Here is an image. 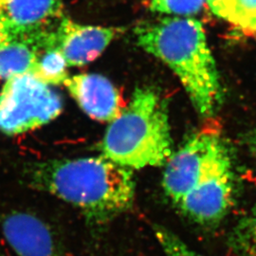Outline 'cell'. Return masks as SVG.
Wrapping results in <instances>:
<instances>
[{"label": "cell", "instance_id": "cell-1", "mask_svg": "<svg viewBox=\"0 0 256 256\" xmlns=\"http://www.w3.org/2000/svg\"><path fill=\"white\" fill-rule=\"evenodd\" d=\"M162 186L174 208L202 226L218 225L234 202L229 149L218 128L194 134L167 162Z\"/></svg>", "mask_w": 256, "mask_h": 256}, {"label": "cell", "instance_id": "cell-2", "mask_svg": "<svg viewBox=\"0 0 256 256\" xmlns=\"http://www.w3.org/2000/svg\"><path fill=\"white\" fill-rule=\"evenodd\" d=\"M25 178L30 187L72 205L94 223L128 210L135 196L132 170L102 155L30 164Z\"/></svg>", "mask_w": 256, "mask_h": 256}, {"label": "cell", "instance_id": "cell-3", "mask_svg": "<svg viewBox=\"0 0 256 256\" xmlns=\"http://www.w3.org/2000/svg\"><path fill=\"white\" fill-rule=\"evenodd\" d=\"M138 44L168 64L178 75L192 104L209 117L222 99L220 76L202 25L191 18H164L135 30Z\"/></svg>", "mask_w": 256, "mask_h": 256}, {"label": "cell", "instance_id": "cell-4", "mask_svg": "<svg viewBox=\"0 0 256 256\" xmlns=\"http://www.w3.org/2000/svg\"><path fill=\"white\" fill-rule=\"evenodd\" d=\"M102 155L132 169L167 164L172 140L167 104L152 88H138L129 104L110 122L102 142Z\"/></svg>", "mask_w": 256, "mask_h": 256}, {"label": "cell", "instance_id": "cell-5", "mask_svg": "<svg viewBox=\"0 0 256 256\" xmlns=\"http://www.w3.org/2000/svg\"><path fill=\"white\" fill-rule=\"evenodd\" d=\"M63 108L60 95L32 72L12 77L0 92V131L18 135L57 118Z\"/></svg>", "mask_w": 256, "mask_h": 256}, {"label": "cell", "instance_id": "cell-6", "mask_svg": "<svg viewBox=\"0 0 256 256\" xmlns=\"http://www.w3.org/2000/svg\"><path fill=\"white\" fill-rule=\"evenodd\" d=\"M64 18L63 0H0V22L12 38L44 36Z\"/></svg>", "mask_w": 256, "mask_h": 256}, {"label": "cell", "instance_id": "cell-7", "mask_svg": "<svg viewBox=\"0 0 256 256\" xmlns=\"http://www.w3.org/2000/svg\"><path fill=\"white\" fill-rule=\"evenodd\" d=\"M120 32L117 28L81 25L64 16L55 32V43L68 66H81L95 60Z\"/></svg>", "mask_w": 256, "mask_h": 256}, {"label": "cell", "instance_id": "cell-8", "mask_svg": "<svg viewBox=\"0 0 256 256\" xmlns=\"http://www.w3.org/2000/svg\"><path fill=\"white\" fill-rule=\"evenodd\" d=\"M64 86L82 111L92 119L111 122L126 106L116 86L102 75L70 76Z\"/></svg>", "mask_w": 256, "mask_h": 256}, {"label": "cell", "instance_id": "cell-9", "mask_svg": "<svg viewBox=\"0 0 256 256\" xmlns=\"http://www.w3.org/2000/svg\"><path fill=\"white\" fill-rule=\"evenodd\" d=\"M1 227L18 256H64L48 225L32 214L10 212L2 220Z\"/></svg>", "mask_w": 256, "mask_h": 256}, {"label": "cell", "instance_id": "cell-10", "mask_svg": "<svg viewBox=\"0 0 256 256\" xmlns=\"http://www.w3.org/2000/svg\"><path fill=\"white\" fill-rule=\"evenodd\" d=\"M46 37L12 38L0 46V80L32 74L39 50L45 44Z\"/></svg>", "mask_w": 256, "mask_h": 256}, {"label": "cell", "instance_id": "cell-11", "mask_svg": "<svg viewBox=\"0 0 256 256\" xmlns=\"http://www.w3.org/2000/svg\"><path fill=\"white\" fill-rule=\"evenodd\" d=\"M55 32L40 48L32 72L41 81L52 86L64 84L70 77L68 66L55 43Z\"/></svg>", "mask_w": 256, "mask_h": 256}, {"label": "cell", "instance_id": "cell-12", "mask_svg": "<svg viewBox=\"0 0 256 256\" xmlns=\"http://www.w3.org/2000/svg\"><path fill=\"white\" fill-rule=\"evenodd\" d=\"M228 245L238 256H256V205L230 230Z\"/></svg>", "mask_w": 256, "mask_h": 256}, {"label": "cell", "instance_id": "cell-13", "mask_svg": "<svg viewBox=\"0 0 256 256\" xmlns=\"http://www.w3.org/2000/svg\"><path fill=\"white\" fill-rule=\"evenodd\" d=\"M225 19L247 34L256 32V0H232Z\"/></svg>", "mask_w": 256, "mask_h": 256}, {"label": "cell", "instance_id": "cell-14", "mask_svg": "<svg viewBox=\"0 0 256 256\" xmlns=\"http://www.w3.org/2000/svg\"><path fill=\"white\" fill-rule=\"evenodd\" d=\"M154 232L165 256H200L188 247L172 230L162 226H156Z\"/></svg>", "mask_w": 256, "mask_h": 256}, {"label": "cell", "instance_id": "cell-15", "mask_svg": "<svg viewBox=\"0 0 256 256\" xmlns=\"http://www.w3.org/2000/svg\"><path fill=\"white\" fill-rule=\"evenodd\" d=\"M206 0H152L151 9L160 12L191 14L202 10Z\"/></svg>", "mask_w": 256, "mask_h": 256}, {"label": "cell", "instance_id": "cell-16", "mask_svg": "<svg viewBox=\"0 0 256 256\" xmlns=\"http://www.w3.org/2000/svg\"><path fill=\"white\" fill-rule=\"evenodd\" d=\"M212 12L220 18H225L232 0H206Z\"/></svg>", "mask_w": 256, "mask_h": 256}, {"label": "cell", "instance_id": "cell-17", "mask_svg": "<svg viewBox=\"0 0 256 256\" xmlns=\"http://www.w3.org/2000/svg\"><path fill=\"white\" fill-rule=\"evenodd\" d=\"M245 144L250 154L256 158V128L246 135Z\"/></svg>", "mask_w": 256, "mask_h": 256}, {"label": "cell", "instance_id": "cell-18", "mask_svg": "<svg viewBox=\"0 0 256 256\" xmlns=\"http://www.w3.org/2000/svg\"><path fill=\"white\" fill-rule=\"evenodd\" d=\"M10 39H12V37L10 36L8 32L5 30V28L0 22V46H3L7 42H9Z\"/></svg>", "mask_w": 256, "mask_h": 256}, {"label": "cell", "instance_id": "cell-19", "mask_svg": "<svg viewBox=\"0 0 256 256\" xmlns=\"http://www.w3.org/2000/svg\"><path fill=\"white\" fill-rule=\"evenodd\" d=\"M0 256H1V254H0Z\"/></svg>", "mask_w": 256, "mask_h": 256}]
</instances>
